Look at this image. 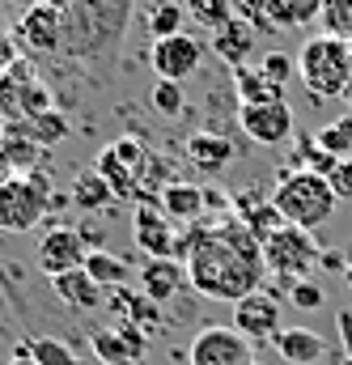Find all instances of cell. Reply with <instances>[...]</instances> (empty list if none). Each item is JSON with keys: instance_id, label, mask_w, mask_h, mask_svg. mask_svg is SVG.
<instances>
[{"instance_id": "60d3db41", "label": "cell", "mask_w": 352, "mask_h": 365, "mask_svg": "<svg viewBox=\"0 0 352 365\" xmlns=\"http://www.w3.org/2000/svg\"><path fill=\"white\" fill-rule=\"evenodd\" d=\"M327 182H331V191H336L340 200H352V158H344V162L331 170V179Z\"/></svg>"}, {"instance_id": "8992f818", "label": "cell", "mask_w": 352, "mask_h": 365, "mask_svg": "<svg viewBox=\"0 0 352 365\" xmlns=\"http://www.w3.org/2000/svg\"><path fill=\"white\" fill-rule=\"evenodd\" d=\"M323 259V247L314 242V234L310 230H301V225H284V230H276L271 238L264 242V264L271 276H280V280H306V272L314 268Z\"/></svg>"}, {"instance_id": "3957f363", "label": "cell", "mask_w": 352, "mask_h": 365, "mask_svg": "<svg viewBox=\"0 0 352 365\" xmlns=\"http://www.w3.org/2000/svg\"><path fill=\"white\" fill-rule=\"evenodd\" d=\"M271 204L280 208V217L289 225H301V230H323L331 217H336V204L340 195L331 191V182L314 170H284L276 179V191H271Z\"/></svg>"}, {"instance_id": "e0dca14e", "label": "cell", "mask_w": 352, "mask_h": 365, "mask_svg": "<svg viewBox=\"0 0 352 365\" xmlns=\"http://www.w3.org/2000/svg\"><path fill=\"white\" fill-rule=\"evenodd\" d=\"M51 289H56V297H60L64 306H73V310H98V306L106 302V289H102L86 268H73V272H64V276H51Z\"/></svg>"}, {"instance_id": "83f0119b", "label": "cell", "mask_w": 352, "mask_h": 365, "mask_svg": "<svg viewBox=\"0 0 352 365\" xmlns=\"http://www.w3.org/2000/svg\"><path fill=\"white\" fill-rule=\"evenodd\" d=\"M89 344H93V353H98V361H106V365H140L132 357L128 340L119 336V327H93V331H89Z\"/></svg>"}, {"instance_id": "5b68a950", "label": "cell", "mask_w": 352, "mask_h": 365, "mask_svg": "<svg viewBox=\"0 0 352 365\" xmlns=\"http://www.w3.org/2000/svg\"><path fill=\"white\" fill-rule=\"evenodd\" d=\"M51 195L56 187L43 170L13 175L0 182V230L4 234H30L51 217Z\"/></svg>"}, {"instance_id": "f35d334b", "label": "cell", "mask_w": 352, "mask_h": 365, "mask_svg": "<svg viewBox=\"0 0 352 365\" xmlns=\"http://www.w3.org/2000/svg\"><path fill=\"white\" fill-rule=\"evenodd\" d=\"M77 234H81V242H86L89 255H93V251H106V225H102V221L86 217V221L77 225Z\"/></svg>"}, {"instance_id": "ac0fdd59", "label": "cell", "mask_w": 352, "mask_h": 365, "mask_svg": "<svg viewBox=\"0 0 352 365\" xmlns=\"http://www.w3.org/2000/svg\"><path fill=\"white\" fill-rule=\"evenodd\" d=\"M157 208L170 217V221H200L204 212H208V200H204V187H195V182H166L162 191H157Z\"/></svg>"}, {"instance_id": "9c48e42d", "label": "cell", "mask_w": 352, "mask_h": 365, "mask_svg": "<svg viewBox=\"0 0 352 365\" xmlns=\"http://www.w3.org/2000/svg\"><path fill=\"white\" fill-rule=\"evenodd\" d=\"M86 259H89V251L73 225H51L38 238V251H34L38 272H47V276H64L73 268H86Z\"/></svg>"}, {"instance_id": "484cf974", "label": "cell", "mask_w": 352, "mask_h": 365, "mask_svg": "<svg viewBox=\"0 0 352 365\" xmlns=\"http://www.w3.org/2000/svg\"><path fill=\"white\" fill-rule=\"evenodd\" d=\"M0 153L9 158V166H13V175H30V170H38V158L47 153V149H38L26 132H17L13 123H4V132H0Z\"/></svg>"}, {"instance_id": "bcb514c9", "label": "cell", "mask_w": 352, "mask_h": 365, "mask_svg": "<svg viewBox=\"0 0 352 365\" xmlns=\"http://www.w3.org/2000/svg\"><path fill=\"white\" fill-rule=\"evenodd\" d=\"M9 365H38V361H34V357H21V353H13V357H9Z\"/></svg>"}, {"instance_id": "8fae6325", "label": "cell", "mask_w": 352, "mask_h": 365, "mask_svg": "<svg viewBox=\"0 0 352 365\" xmlns=\"http://www.w3.org/2000/svg\"><path fill=\"white\" fill-rule=\"evenodd\" d=\"M17 43L26 47V51H38V56H47V51H60V43H64V13L60 9H51V4H30V9H21V21H17Z\"/></svg>"}, {"instance_id": "6da1fadb", "label": "cell", "mask_w": 352, "mask_h": 365, "mask_svg": "<svg viewBox=\"0 0 352 365\" xmlns=\"http://www.w3.org/2000/svg\"><path fill=\"white\" fill-rule=\"evenodd\" d=\"M175 259L187 264V280L195 293L212 302H242L247 293L264 289V242L247 230L238 212H225L217 221L200 217L187 221L175 238Z\"/></svg>"}, {"instance_id": "ba28073f", "label": "cell", "mask_w": 352, "mask_h": 365, "mask_svg": "<svg viewBox=\"0 0 352 365\" xmlns=\"http://www.w3.org/2000/svg\"><path fill=\"white\" fill-rule=\"evenodd\" d=\"M149 64L162 81H187L200 73L204 64V43L191 38V34H170V38H157L149 47Z\"/></svg>"}, {"instance_id": "44dd1931", "label": "cell", "mask_w": 352, "mask_h": 365, "mask_svg": "<svg viewBox=\"0 0 352 365\" xmlns=\"http://www.w3.org/2000/svg\"><path fill=\"white\" fill-rule=\"evenodd\" d=\"M234 98H238V106H264V102H280L284 86H276L259 64L255 68L242 64V68H234Z\"/></svg>"}, {"instance_id": "f6af8a7d", "label": "cell", "mask_w": 352, "mask_h": 365, "mask_svg": "<svg viewBox=\"0 0 352 365\" xmlns=\"http://www.w3.org/2000/svg\"><path fill=\"white\" fill-rule=\"evenodd\" d=\"M43 4H51V9H60V13H68V9H73L77 0H43Z\"/></svg>"}, {"instance_id": "7a4b0ae2", "label": "cell", "mask_w": 352, "mask_h": 365, "mask_svg": "<svg viewBox=\"0 0 352 365\" xmlns=\"http://www.w3.org/2000/svg\"><path fill=\"white\" fill-rule=\"evenodd\" d=\"M132 21V0H77L64 13V43L60 51L73 60L110 56Z\"/></svg>"}, {"instance_id": "9a60e30c", "label": "cell", "mask_w": 352, "mask_h": 365, "mask_svg": "<svg viewBox=\"0 0 352 365\" xmlns=\"http://www.w3.org/2000/svg\"><path fill=\"white\" fill-rule=\"evenodd\" d=\"M187 162L200 170V175H221L229 162H238V145L225 136V132H195L187 140Z\"/></svg>"}, {"instance_id": "681fc988", "label": "cell", "mask_w": 352, "mask_h": 365, "mask_svg": "<svg viewBox=\"0 0 352 365\" xmlns=\"http://www.w3.org/2000/svg\"><path fill=\"white\" fill-rule=\"evenodd\" d=\"M0 280H4V268H0Z\"/></svg>"}, {"instance_id": "277c9868", "label": "cell", "mask_w": 352, "mask_h": 365, "mask_svg": "<svg viewBox=\"0 0 352 365\" xmlns=\"http://www.w3.org/2000/svg\"><path fill=\"white\" fill-rule=\"evenodd\" d=\"M297 77L310 98H344L352 81V43L336 34H314L297 51Z\"/></svg>"}, {"instance_id": "4316f807", "label": "cell", "mask_w": 352, "mask_h": 365, "mask_svg": "<svg viewBox=\"0 0 352 365\" xmlns=\"http://www.w3.org/2000/svg\"><path fill=\"white\" fill-rule=\"evenodd\" d=\"M17 132H26L38 149H51V145H60L64 136H68V119L60 115V110H43V115H26V119H17L13 123Z\"/></svg>"}, {"instance_id": "7402d4cb", "label": "cell", "mask_w": 352, "mask_h": 365, "mask_svg": "<svg viewBox=\"0 0 352 365\" xmlns=\"http://www.w3.org/2000/svg\"><path fill=\"white\" fill-rule=\"evenodd\" d=\"M106 306L119 314V323H136V327H157V314H162L149 293H132L128 284L123 289H110Z\"/></svg>"}, {"instance_id": "8d00e7d4", "label": "cell", "mask_w": 352, "mask_h": 365, "mask_svg": "<svg viewBox=\"0 0 352 365\" xmlns=\"http://www.w3.org/2000/svg\"><path fill=\"white\" fill-rule=\"evenodd\" d=\"M259 68H264L276 86H289V77L297 73V56H289V51H267L264 60H259Z\"/></svg>"}, {"instance_id": "5bb4252c", "label": "cell", "mask_w": 352, "mask_h": 365, "mask_svg": "<svg viewBox=\"0 0 352 365\" xmlns=\"http://www.w3.org/2000/svg\"><path fill=\"white\" fill-rule=\"evenodd\" d=\"M234 212L247 221V230H251L259 242H267L276 230H284V225H289V221L280 217V208L271 204V195H264L259 187H247V191H238V195H234Z\"/></svg>"}, {"instance_id": "e575fe53", "label": "cell", "mask_w": 352, "mask_h": 365, "mask_svg": "<svg viewBox=\"0 0 352 365\" xmlns=\"http://www.w3.org/2000/svg\"><path fill=\"white\" fill-rule=\"evenodd\" d=\"M319 145H323L327 153H336L340 162H344V158H352V115L336 119V123H327V128L319 132Z\"/></svg>"}, {"instance_id": "f1b7e54d", "label": "cell", "mask_w": 352, "mask_h": 365, "mask_svg": "<svg viewBox=\"0 0 352 365\" xmlns=\"http://www.w3.org/2000/svg\"><path fill=\"white\" fill-rule=\"evenodd\" d=\"M182 21H187V4H178V0H157L153 9H149V34H153V43L157 38H170V34H182Z\"/></svg>"}, {"instance_id": "7c38bea8", "label": "cell", "mask_w": 352, "mask_h": 365, "mask_svg": "<svg viewBox=\"0 0 352 365\" xmlns=\"http://www.w3.org/2000/svg\"><path fill=\"white\" fill-rule=\"evenodd\" d=\"M229 327H238L251 344L255 340H276V331H280V302H276V293L255 289L242 302H234V323Z\"/></svg>"}, {"instance_id": "2e32d148", "label": "cell", "mask_w": 352, "mask_h": 365, "mask_svg": "<svg viewBox=\"0 0 352 365\" xmlns=\"http://www.w3.org/2000/svg\"><path fill=\"white\" fill-rule=\"evenodd\" d=\"M271 344L289 365H319L327 357V340L319 331H310V327H280Z\"/></svg>"}, {"instance_id": "7bdbcfd3", "label": "cell", "mask_w": 352, "mask_h": 365, "mask_svg": "<svg viewBox=\"0 0 352 365\" xmlns=\"http://www.w3.org/2000/svg\"><path fill=\"white\" fill-rule=\"evenodd\" d=\"M327 272H348V264H344V255L340 251H323V259H319Z\"/></svg>"}, {"instance_id": "c3c4849f", "label": "cell", "mask_w": 352, "mask_h": 365, "mask_svg": "<svg viewBox=\"0 0 352 365\" xmlns=\"http://www.w3.org/2000/svg\"><path fill=\"white\" fill-rule=\"evenodd\" d=\"M340 365H352V361H348V357H344V361H340Z\"/></svg>"}, {"instance_id": "ab89813d", "label": "cell", "mask_w": 352, "mask_h": 365, "mask_svg": "<svg viewBox=\"0 0 352 365\" xmlns=\"http://www.w3.org/2000/svg\"><path fill=\"white\" fill-rule=\"evenodd\" d=\"M115 327H119V336L128 340L132 357H136V361H145V353H149V336H145V327H136V323H115Z\"/></svg>"}, {"instance_id": "ee69618b", "label": "cell", "mask_w": 352, "mask_h": 365, "mask_svg": "<svg viewBox=\"0 0 352 365\" xmlns=\"http://www.w3.org/2000/svg\"><path fill=\"white\" fill-rule=\"evenodd\" d=\"M9 64H13V47L0 38V68H9Z\"/></svg>"}, {"instance_id": "30bf717a", "label": "cell", "mask_w": 352, "mask_h": 365, "mask_svg": "<svg viewBox=\"0 0 352 365\" xmlns=\"http://www.w3.org/2000/svg\"><path fill=\"white\" fill-rule=\"evenodd\" d=\"M293 106L280 98V102H264V106H238V128L255 140V145H284L293 136Z\"/></svg>"}, {"instance_id": "1f68e13d", "label": "cell", "mask_w": 352, "mask_h": 365, "mask_svg": "<svg viewBox=\"0 0 352 365\" xmlns=\"http://www.w3.org/2000/svg\"><path fill=\"white\" fill-rule=\"evenodd\" d=\"M319 26H323V34H336V38L352 43V0H323Z\"/></svg>"}, {"instance_id": "836d02e7", "label": "cell", "mask_w": 352, "mask_h": 365, "mask_svg": "<svg viewBox=\"0 0 352 365\" xmlns=\"http://www.w3.org/2000/svg\"><path fill=\"white\" fill-rule=\"evenodd\" d=\"M149 102H153V110L157 115H166V119H175L187 110V93H182V81H162L157 77V86L149 93Z\"/></svg>"}, {"instance_id": "7dc6e473", "label": "cell", "mask_w": 352, "mask_h": 365, "mask_svg": "<svg viewBox=\"0 0 352 365\" xmlns=\"http://www.w3.org/2000/svg\"><path fill=\"white\" fill-rule=\"evenodd\" d=\"M344 102H348V115H352V81H348V90H344Z\"/></svg>"}, {"instance_id": "603a6c76", "label": "cell", "mask_w": 352, "mask_h": 365, "mask_svg": "<svg viewBox=\"0 0 352 365\" xmlns=\"http://www.w3.org/2000/svg\"><path fill=\"white\" fill-rule=\"evenodd\" d=\"M93 170H98L102 179L110 182L115 200H140V204H145V182H140V175H136L132 166H123V162H119L110 149H102V153H98Z\"/></svg>"}, {"instance_id": "d6a6232c", "label": "cell", "mask_w": 352, "mask_h": 365, "mask_svg": "<svg viewBox=\"0 0 352 365\" xmlns=\"http://www.w3.org/2000/svg\"><path fill=\"white\" fill-rule=\"evenodd\" d=\"M30 357L38 365H86L64 340H51V336H38V340H30Z\"/></svg>"}, {"instance_id": "d4e9b609", "label": "cell", "mask_w": 352, "mask_h": 365, "mask_svg": "<svg viewBox=\"0 0 352 365\" xmlns=\"http://www.w3.org/2000/svg\"><path fill=\"white\" fill-rule=\"evenodd\" d=\"M68 195H73V208H81L86 217H93L98 208H110V200H115L110 182L102 179L98 170H81L77 179L68 182Z\"/></svg>"}, {"instance_id": "cb8c5ba5", "label": "cell", "mask_w": 352, "mask_h": 365, "mask_svg": "<svg viewBox=\"0 0 352 365\" xmlns=\"http://www.w3.org/2000/svg\"><path fill=\"white\" fill-rule=\"evenodd\" d=\"M264 9L276 30H306L319 21L323 0H264Z\"/></svg>"}, {"instance_id": "f546056e", "label": "cell", "mask_w": 352, "mask_h": 365, "mask_svg": "<svg viewBox=\"0 0 352 365\" xmlns=\"http://www.w3.org/2000/svg\"><path fill=\"white\" fill-rule=\"evenodd\" d=\"M86 272L102 284V289H123L128 284V259L110 255V251H93L86 259Z\"/></svg>"}, {"instance_id": "4fadbf2b", "label": "cell", "mask_w": 352, "mask_h": 365, "mask_svg": "<svg viewBox=\"0 0 352 365\" xmlns=\"http://www.w3.org/2000/svg\"><path fill=\"white\" fill-rule=\"evenodd\" d=\"M170 217L157 204H136V247L149 259H175V238L178 230L166 225Z\"/></svg>"}, {"instance_id": "d6986e66", "label": "cell", "mask_w": 352, "mask_h": 365, "mask_svg": "<svg viewBox=\"0 0 352 365\" xmlns=\"http://www.w3.org/2000/svg\"><path fill=\"white\" fill-rule=\"evenodd\" d=\"M212 56H221L229 68H242L247 56H255V26L242 21V17L225 21V26L212 34Z\"/></svg>"}, {"instance_id": "4dcf8cb0", "label": "cell", "mask_w": 352, "mask_h": 365, "mask_svg": "<svg viewBox=\"0 0 352 365\" xmlns=\"http://www.w3.org/2000/svg\"><path fill=\"white\" fill-rule=\"evenodd\" d=\"M187 4V17L191 21H200L204 30H221L225 21H234L238 17V9H234V0H182Z\"/></svg>"}, {"instance_id": "52a82bcc", "label": "cell", "mask_w": 352, "mask_h": 365, "mask_svg": "<svg viewBox=\"0 0 352 365\" xmlns=\"http://www.w3.org/2000/svg\"><path fill=\"white\" fill-rule=\"evenodd\" d=\"M187 365H255V349L238 327H204L187 349Z\"/></svg>"}, {"instance_id": "b9f144b4", "label": "cell", "mask_w": 352, "mask_h": 365, "mask_svg": "<svg viewBox=\"0 0 352 365\" xmlns=\"http://www.w3.org/2000/svg\"><path fill=\"white\" fill-rule=\"evenodd\" d=\"M336 327H340V344H344V357L352 361V310L336 314Z\"/></svg>"}, {"instance_id": "ffe728a7", "label": "cell", "mask_w": 352, "mask_h": 365, "mask_svg": "<svg viewBox=\"0 0 352 365\" xmlns=\"http://www.w3.org/2000/svg\"><path fill=\"white\" fill-rule=\"evenodd\" d=\"M182 280H187V264H178V259H145L140 264V293H149L157 306L175 297Z\"/></svg>"}, {"instance_id": "74e56055", "label": "cell", "mask_w": 352, "mask_h": 365, "mask_svg": "<svg viewBox=\"0 0 352 365\" xmlns=\"http://www.w3.org/2000/svg\"><path fill=\"white\" fill-rule=\"evenodd\" d=\"M289 302H293L297 310H319V306H323V289H319L314 280H293V284H289Z\"/></svg>"}, {"instance_id": "d590c367", "label": "cell", "mask_w": 352, "mask_h": 365, "mask_svg": "<svg viewBox=\"0 0 352 365\" xmlns=\"http://www.w3.org/2000/svg\"><path fill=\"white\" fill-rule=\"evenodd\" d=\"M110 153H115L123 166H132L136 175H145V166H149V149H145V140H136V136H119V140L110 145Z\"/></svg>"}]
</instances>
